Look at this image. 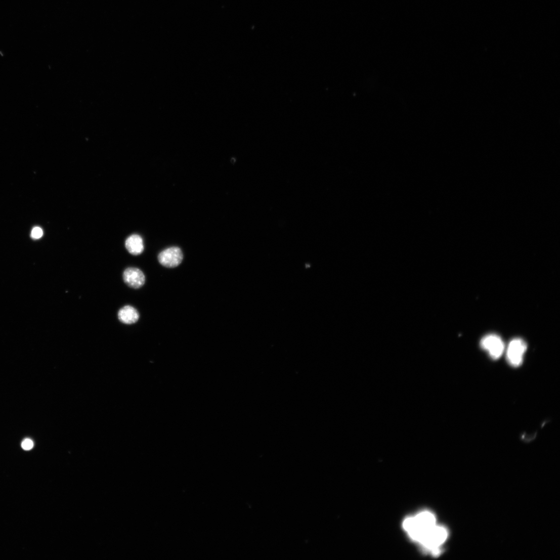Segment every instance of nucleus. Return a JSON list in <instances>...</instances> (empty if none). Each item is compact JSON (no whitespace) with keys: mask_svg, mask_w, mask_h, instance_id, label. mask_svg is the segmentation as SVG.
Wrapping results in <instances>:
<instances>
[{"mask_svg":"<svg viewBox=\"0 0 560 560\" xmlns=\"http://www.w3.org/2000/svg\"><path fill=\"white\" fill-rule=\"evenodd\" d=\"M436 525V517L428 511H423L416 516L407 518L403 525L410 538L419 544L428 531Z\"/></svg>","mask_w":560,"mask_h":560,"instance_id":"nucleus-1","label":"nucleus"},{"mask_svg":"<svg viewBox=\"0 0 560 560\" xmlns=\"http://www.w3.org/2000/svg\"><path fill=\"white\" fill-rule=\"evenodd\" d=\"M482 348L488 351L490 357L497 360L501 357L505 349L503 341L500 337L495 334L485 336L481 340Z\"/></svg>","mask_w":560,"mask_h":560,"instance_id":"nucleus-4","label":"nucleus"},{"mask_svg":"<svg viewBox=\"0 0 560 560\" xmlns=\"http://www.w3.org/2000/svg\"><path fill=\"white\" fill-rule=\"evenodd\" d=\"M125 246L128 251L134 255L141 254L144 251L143 239L138 235L130 236L126 240Z\"/></svg>","mask_w":560,"mask_h":560,"instance_id":"nucleus-8","label":"nucleus"},{"mask_svg":"<svg viewBox=\"0 0 560 560\" xmlns=\"http://www.w3.org/2000/svg\"><path fill=\"white\" fill-rule=\"evenodd\" d=\"M44 232L39 227H35L32 231L31 237L34 239H38L42 237Z\"/></svg>","mask_w":560,"mask_h":560,"instance_id":"nucleus-9","label":"nucleus"},{"mask_svg":"<svg viewBox=\"0 0 560 560\" xmlns=\"http://www.w3.org/2000/svg\"><path fill=\"white\" fill-rule=\"evenodd\" d=\"M527 349V344L523 339L515 338L511 340L507 350L506 357L509 364L514 367L521 366Z\"/></svg>","mask_w":560,"mask_h":560,"instance_id":"nucleus-3","label":"nucleus"},{"mask_svg":"<svg viewBox=\"0 0 560 560\" xmlns=\"http://www.w3.org/2000/svg\"><path fill=\"white\" fill-rule=\"evenodd\" d=\"M119 320L123 324H132L139 319L138 311L133 307L126 306L122 308L118 313Z\"/></svg>","mask_w":560,"mask_h":560,"instance_id":"nucleus-7","label":"nucleus"},{"mask_svg":"<svg viewBox=\"0 0 560 560\" xmlns=\"http://www.w3.org/2000/svg\"><path fill=\"white\" fill-rule=\"evenodd\" d=\"M159 262L164 267L175 268L181 264L183 254L178 247H171L161 252L158 257Z\"/></svg>","mask_w":560,"mask_h":560,"instance_id":"nucleus-5","label":"nucleus"},{"mask_svg":"<svg viewBox=\"0 0 560 560\" xmlns=\"http://www.w3.org/2000/svg\"><path fill=\"white\" fill-rule=\"evenodd\" d=\"M448 535L446 528L436 525L428 531L420 544L426 551L430 552L434 556H438L442 552L441 546L446 541Z\"/></svg>","mask_w":560,"mask_h":560,"instance_id":"nucleus-2","label":"nucleus"},{"mask_svg":"<svg viewBox=\"0 0 560 560\" xmlns=\"http://www.w3.org/2000/svg\"><path fill=\"white\" fill-rule=\"evenodd\" d=\"M22 447L25 450H31L33 447V443L31 440L26 439L23 442Z\"/></svg>","mask_w":560,"mask_h":560,"instance_id":"nucleus-10","label":"nucleus"},{"mask_svg":"<svg viewBox=\"0 0 560 560\" xmlns=\"http://www.w3.org/2000/svg\"><path fill=\"white\" fill-rule=\"evenodd\" d=\"M123 279L128 286L136 289L142 287L145 281V276L141 270L133 267L124 271Z\"/></svg>","mask_w":560,"mask_h":560,"instance_id":"nucleus-6","label":"nucleus"}]
</instances>
